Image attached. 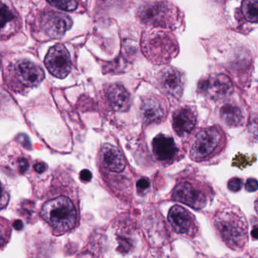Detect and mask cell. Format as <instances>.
<instances>
[{"label":"cell","mask_w":258,"mask_h":258,"mask_svg":"<svg viewBox=\"0 0 258 258\" xmlns=\"http://www.w3.org/2000/svg\"><path fill=\"white\" fill-rule=\"evenodd\" d=\"M216 231L227 247L236 251L244 250L248 242L247 220L237 207L220 208L214 217Z\"/></svg>","instance_id":"6da1fadb"},{"label":"cell","mask_w":258,"mask_h":258,"mask_svg":"<svg viewBox=\"0 0 258 258\" xmlns=\"http://www.w3.org/2000/svg\"><path fill=\"white\" fill-rule=\"evenodd\" d=\"M141 46L144 55L155 64H167L179 52L175 36L167 31L143 33Z\"/></svg>","instance_id":"7a4b0ae2"},{"label":"cell","mask_w":258,"mask_h":258,"mask_svg":"<svg viewBox=\"0 0 258 258\" xmlns=\"http://www.w3.org/2000/svg\"><path fill=\"white\" fill-rule=\"evenodd\" d=\"M41 216L56 232H64L75 227L78 213L72 201L61 196L46 202Z\"/></svg>","instance_id":"3957f363"},{"label":"cell","mask_w":258,"mask_h":258,"mask_svg":"<svg viewBox=\"0 0 258 258\" xmlns=\"http://www.w3.org/2000/svg\"><path fill=\"white\" fill-rule=\"evenodd\" d=\"M224 131L219 126L202 130L195 137L190 151V158L196 162H203L219 155L226 147Z\"/></svg>","instance_id":"277c9868"},{"label":"cell","mask_w":258,"mask_h":258,"mask_svg":"<svg viewBox=\"0 0 258 258\" xmlns=\"http://www.w3.org/2000/svg\"><path fill=\"white\" fill-rule=\"evenodd\" d=\"M137 16L148 26L173 29L179 22V10L172 3L163 1L146 2L140 6Z\"/></svg>","instance_id":"5b68a950"},{"label":"cell","mask_w":258,"mask_h":258,"mask_svg":"<svg viewBox=\"0 0 258 258\" xmlns=\"http://www.w3.org/2000/svg\"><path fill=\"white\" fill-rule=\"evenodd\" d=\"M6 76V81L12 90L24 93L37 87L44 79L45 74L40 66L22 60L11 64Z\"/></svg>","instance_id":"8992f818"},{"label":"cell","mask_w":258,"mask_h":258,"mask_svg":"<svg viewBox=\"0 0 258 258\" xmlns=\"http://www.w3.org/2000/svg\"><path fill=\"white\" fill-rule=\"evenodd\" d=\"M214 191L208 184L193 178L179 181L173 191V199L195 210L205 208L212 200Z\"/></svg>","instance_id":"52a82bcc"},{"label":"cell","mask_w":258,"mask_h":258,"mask_svg":"<svg viewBox=\"0 0 258 258\" xmlns=\"http://www.w3.org/2000/svg\"><path fill=\"white\" fill-rule=\"evenodd\" d=\"M70 16L64 13L46 11L40 13L36 21V28L38 35L43 40H56L64 35L72 28Z\"/></svg>","instance_id":"ba28073f"},{"label":"cell","mask_w":258,"mask_h":258,"mask_svg":"<svg viewBox=\"0 0 258 258\" xmlns=\"http://www.w3.org/2000/svg\"><path fill=\"white\" fill-rule=\"evenodd\" d=\"M230 79L223 74H213L202 78L198 84V92L211 101L218 102L233 93Z\"/></svg>","instance_id":"9c48e42d"},{"label":"cell","mask_w":258,"mask_h":258,"mask_svg":"<svg viewBox=\"0 0 258 258\" xmlns=\"http://www.w3.org/2000/svg\"><path fill=\"white\" fill-rule=\"evenodd\" d=\"M44 62L48 71L59 79L66 78L72 70L70 53L62 44L52 46L48 52Z\"/></svg>","instance_id":"30bf717a"},{"label":"cell","mask_w":258,"mask_h":258,"mask_svg":"<svg viewBox=\"0 0 258 258\" xmlns=\"http://www.w3.org/2000/svg\"><path fill=\"white\" fill-rule=\"evenodd\" d=\"M157 84L166 95L179 99L185 87V77L174 68L164 67L157 75Z\"/></svg>","instance_id":"8fae6325"},{"label":"cell","mask_w":258,"mask_h":258,"mask_svg":"<svg viewBox=\"0 0 258 258\" xmlns=\"http://www.w3.org/2000/svg\"><path fill=\"white\" fill-rule=\"evenodd\" d=\"M168 220L174 230L181 235L195 238L199 232V225L195 216L179 205L170 208Z\"/></svg>","instance_id":"7c38bea8"},{"label":"cell","mask_w":258,"mask_h":258,"mask_svg":"<svg viewBox=\"0 0 258 258\" xmlns=\"http://www.w3.org/2000/svg\"><path fill=\"white\" fill-rule=\"evenodd\" d=\"M197 111L192 106H184L176 110L173 114V131L179 137L189 135L197 124Z\"/></svg>","instance_id":"4fadbf2b"},{"label":"cell","mask_w":258,"mask_h":258,"mask_svg":"<svg viewBox=\"0 0 258 258\" xmlns=\"http://www.w3.org/2000/svg\"><path fill=\"white\" fill-rule=\"evenodd\" d=\"M152 151L155 158L164 164H171L177 158L179 149L172 137L159 134L152 141Z\"/></svg>","instance_id":"5bb4252c"},{"label":"cell","mask_w":258,"mask_h":258,"mask_svg":"<svg viewBox=\"0 0 258 258\" xmlns=\"http://www.w3.org/2000/svg\"><path fill=\"white\" fill-rule=\"evenodd\" d=\"M141 114L146 124L161 123L166 117L164 101L155 95L144 98L142 102Z\"/></svg>","instance_id":"9a60e30c"},{"label":"cell","mask_w":258,"mask_h":258,"mask_svg":"<svg viewBox=\"0 0 258 258\" xmlns=\"http://www.w3.org/2000/svg\"><path fill=\"white\" fill-rule=\"evenodd\" d=\"M100 158L102 165L109 171L120 173L126 167L123 154L116 146L108 143L101 148Z\"/></svg>","instance_id":"2e32d148"},{"label":"cell","mask_w":258,"mask_h":258,"mask_svg":"<svg viewBox=\"0 0 258 258\" xmlns=\"http://www.w3.org/2000/svg\"><path fill=\"white\" fill-rule=\"evenodd\" d=\"M110 105L116 111H126L131 107V96L120 84H112L105 92Z\"/></svg>","instance_id":"e0dca14e"},{"label":"cell","mask_w":258,"mask_h":258,"mask_svg":"<svg viewBox=\"0 0 258 258\" xmlns=\"http://www.w3.org/2000/svg\"><path fill=\"white\" fill-rule=\"evenodd\" d=\"M220 116L222 121L230 127L241 126L244 122V113L235 104L227 103L220 108Z\"/></svg>","instance_id":"ac0fdd59"},{"label":"cell","mask_w":258,"mask_h":258,"mask_svg":"<svg viewBox=\"0 0 258 258\" xmlns=\"http://www.w3.org/2000/svg\"><path fill=\"white\" fill-rule=\"evenodd\" d=\"M240 13L249 23L258 22V0H245L240 7Z\"/></svg>","instance_id":"d6986e66"},{"label":"cell","mask_w":258,"mask_h":258,"mask_svg":"<svg viewBox=\"0 0 258 258\" xmlns=\"http://www.w3.org/2000/svg\"><path fill=\"white\" fill-rule=\"evenodd\" d=\"M0 17H1V31H3L5 30V28H8L9 23L10 22H16V15L13 13V10L8 7V6L5 5V4H1V8H0Z\"/></svg>","instance_id":"ffe728a7"},{"label":"cell","mask_w":258,"mask_h":258,"mask_svg":"<svg viewBox=\"0 0 258 258\" xmlns=\"http://www.w3.org/2000/svg\"><path fill=\"white\" fill-rule=\"evenodd\" d=\"M256 156L255 155H247L238 152L233 159H232V166L238 167V168L243 169L248 166L251 165L253 162L256 161Z\"/></svg>","instance_id":"44dd1931"},{"label":"cell","mask_w":258,"mask_h":258,"mask_svg":"<svg viewBox=\"0 0 258 258\" xmlns=\"http://www.w3.org/2000/svg\"><path fill=\"white\" fill-rule=\"evenodd\" d=\"M49 4L63 10V11L72 12L78 8V3L77 1H52Z\"/></svg>","instance_id":"7402d4cb"},{"label":"cell","mask_w":258,"mask_h":258,"mask_svg":"<svg viewBox=\"0 0 258 258\" xmlns=\"http://www.w3.org/2000/svg\"><path fill=\"white\" fill-rule=\"evenodd\" d=\"M248 130L252 139L258 140V114H254L250 117Z\"/></svg>","instance_id":"603a6c76"},{"label":"cell","mask_w":258,"mask_h":258,"mask_svg":"<svg viewBox=\"0 0 258 258\" xmlns=\"http://www.w3.org/2000/svg\"><path fill=\"white\" fill-rule=\"evenodd\" d=\"M242 179L238 177L232 178V179H229L227 183L228 188L230 191H233V192H237V191H240L241 188H242Z\"/></svg>","instance_id":"cb8c5ba5"},{"label":"cell","mask_w":258,"mask_h":258,"mask_svg":"<svg viewBox=\"0 0 258 258\" xmlns=\"http://www.w3.org/2000/svg\"><path fill=\"white\" fill-rule=\"evenodd\" d=\"M118 241L119 250H120V252L122 251L126 253V252L130 251V250L132 248V241H131V238H128V237H120Z\"/></svg>","instance_id":"d4e9b609"},{"label":"cell","mask_w":258,"mask_h":258,"mask_svg":"<svg viewBox=\"0 0 258 258\" xmlns=\"http://www.w3.org/2000/svg\"><path fill=\"white\" fill-rule=\"evenodd\" d=\"M244 188L248 192L256 191L258 189V181L254 178H249L246 181Z\"/></svg>","instance_id":"484cf974"},{"label":"cell","mask_w":258,"mask_h":258,"mask_svg":"<svg viewBox=\"0 0 258 258\" xmlns=\"http://www.w3.org/2000/svg\"><path fill=\"white\" fill-rule=\"evenodd\" d=\"M137 186L140 191H144L150 187V181L147 178H141L137 181Z\"/></svg>","instance_id":"4316f807"},{"label":"cell","mask_w":258,"mask_h":258,"mask_svg":"<svg viewBox=\"0 0 258 258\" xmlns=\"http://www.w3.org/2000/svg\"><path fill=\"white\" fill-rule=\"evenodd\" d=\"M19 170L21 173H25L29 168V162L25 158H21L19 159Z\"/></svg>","instance_id":"83f0119b"},{"label":"cell","mask_w":258,"mask_h":258,"mask_svg":"<svg viewBox=\"0 0 258 258\" xmlns=\"http://www.w3.org/2000/svg\"><path fill=\"white\" fill-rule=\"evenodd\" d=\"M80 177L83 182H89L92 179L91 172L89 170H83L80 173Z\"/></svg>","instance_id":"f1b7e54d"},{"label":"cell","mask_w":258,"mask_h":258,"mask_svg":"<svg viewBox=\"0 0 258 258\" xmlns=\"http://www.w3.org/2000/svg\"><path fill=\"white\" fill-rule=\"evenodd\" d=\"M34 168L37 173H43V172L46 171V169H47V166H46V164H45V163L39 162L34 165Z\"/></svg>","instance_id":"f546056e"},{"label":"cell","mask_w":258,"mask_h":258,"mask_svg":"<svg viewBox=\"0 0 258 258\" xmlns=\"http://www.w3.org/2000/svg\"><path fill=\"white\" fill-rule=\"evenodd\" d=\"M19 140L25 147L28 148V149L31 148V143H30L29 138L26 135L22 134V135L19 136Z\"/></svg>","instance_id":"4dcf8cb0"},{"label":"cell","mask_w":258,"mask_h":258,"mask_svg":"<svg viewBox=\"0 0 258 258\" xmlns=\"http://www.w3.org/2000/svg\"><path fill=\"white\" fill-rule=\"evenodd\" d=\"M250 235L252 238L254 240H258V225L257 226H253L251 232H250Z\"/></svg>","instance_id":"1f68e13d"},{"label":"cell","mask_w":258,"mask_h":258,"mask_svg":"<svg viewBox=\"0 0 258 258\" xmlns=\"http://www.w3.org/2000/svg\"><path fill=\"white\" fill-rule=\"evenodd\" d=\"M13 226L16 230H22L23 229L24 224L21 220H16L13 223Z\"/></svg>","instance_id":"d6a6232c"},{"label":"cell","mask_w":258,"mask_h":258,"mask_svg":"<svg viewBox=\"0 0 258 258\" xmlns=\"http://www.w3.org/2000/svg\"><path fill=\"white\" fill-rule=\"evenodd\" d=\"M254 208L255 211H256V214H258V196L256 198V201L254 202Z\"/></svg>","instance_id":"836d02e7"},{"label":"cell","mask_w":258,"mask_h":258,"mask_svg":"<svg viewBox=\"0 0 258 258\" xmlns=\"http://www.w3.org/2000/svg\"><path fill=\"white\" fill-rule=\"evenodd\" d=\"M249 258H258L257 252H256V253H254V254L251 255V256H250Z\"/></svg>","instance_id":"e575fe53"}]
</instances>
